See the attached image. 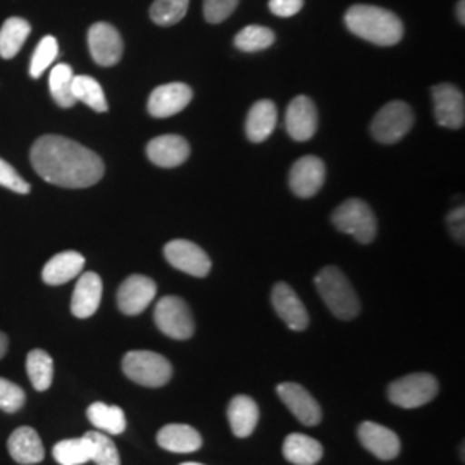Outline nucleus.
Segmentation results:
<instances>
[{"label": "nucleus", "mask_w": 465, "mask_h": 465, "mask_svg": "<svg viewBox=\"0 0 465 465\" xmlns=\"http://www.w3.org/2000/svg\"><path fill=\"white\" fill-rule=\"evenodd\" d=\"M150 161L159 167L182 166L190 157V145L183 136L163 134L150 140L147 145Z\"/></svg>", "instance_id": "a211bd4d"}, {"label": "nucleus", "mask_w": 465, "mask_h": 465, "mask_svg": "<svg viewBox=\"0 0 465 465\" xmlns=\"http://www.w3.org/2000/svg\"><path fill=\"white\" fill-rule=\"evenodd\" d=\"M157 284L142 274H134L124 280L117 290V307L126 316L142 314L155 299Z\"/></svg>", "instance_id": "f8f14e48"}, {"label": "nucleus", "mask_w": 465, "mask_h": 465, "mask_svg": "<svg viewBox=\"0 0 465 465\" xmlns=\"http://www.w3.org/2000/svg\"><path fill=\"white\" fill-rule=\"evenodd\" d=\"M319 295L332 314L340 319H353L361 312V302L347 276L338 267H324L316 276Z\"/></svg>", "instance_id": "7ed1b4c3"}, {"label": "nucleus", "mask_w": 465, "mask_h": 465, "mask_svg": "<svg viewBox=\"0 0 465 465\" xmlns=\"http://www.w3.org/2000/svg\"><path fill=\"white\" fill-rule=\"evenodd\" d=\"M0 186L9 188L21 195L30 193V190H32V186L17 174L16 169L9 163H5L4 159H0Z\"/></svg>", "instance_id": "58836bf2"}, {"label": "nucleus", "mask_w": 465, "mask_h": 465, "mask_svg": "<svg viewBox=\"0 0 465 465\" xmlns=\"http://www.w3.org/2000/svg\"><path fill=\"white\" fill-rule=\"evenodd\" d=\"M166 261L178 271L195 278H205L211 272L213 262L209 255L188 240H173L164 247Z\"/></svg>", "instance_id": "1a4fd4ad"}, {"label": "nucleus", "mask_w": 465, "mask_h": 465, "mask_svg": "<svg viewBox=\"0 0 465 465\" xmlns=\"http://www.w3.org/2000/svg\"><path fill=\"white\" fill-rule=\"evenodd\" d=\"M228 420L232 431L238 438H247L255 431L259 422V407L247 395H238L230 401L228 407Z\"/></svg>", "instance_id": "a878e982"}, {"label": "nucleus", "mask_w": 465, "mask_h": 465, "mask_svg": "<svg viewBox=\"0 0 465 465\" xmlns=\"http://www.w3.org/2000/svg\"><path fill=\"white\" fill-rule=\"evenodd\" d=\"M278 395L290 412L305 426H316L322 419L321 407L316 399L297 382H282L278 386Z\"/></svg>", "instance_id": "4468645a"}, {"label": "nucleus", "mask_w": 465, "mask_h": 465, "mask_svg": "<svg viewBox=\"0 0 465 465\" xmlns=\"http://www.w3.org/2000/svg\"><path fill=\"white\" fill-rule=\"evenodd\" d=\"M73 95L76 102H84L90 109L97 113H105L109 109L104 90L97 80L92 76L80 74L73 78Z\"/></svg>", "instance_id": "7c9ffc66"}, {"label": "nucleus", "mask_w": 465, "mask_h": 465, "mask_svg": "<svg viewBox=\"0 0 465 465\" xmlns=\"http://www.w3.org/2000/svg\"><path fill=\"white\" fill-rule=\"evenodd\" d=\"M26 372L36 391L49 390L54 380V361L45 350H32L26 357Z\"/></svg>", "instance_id": "c85d7f7f"}, {"label": "nucleus", "mask_w": 465, "mask_h": 465, "mask_svg": "<svg viewBox=\"0 0 465 465\" xmlns=\"http://www.w3.org/2000/svg\"><path fill=\"white\" fill-rule=\"evenodd\" d=\"M38 176L63 188H88L104 176V163L95 152L59 134L38 138L30 152Z\"/></svg>", "instance_id": "f257e3e1"}, {"label": "nucleus", "mask_w": 465, "mask_h": 465, "mask_svg": "<svg viewBox=\"0 0 465 465\" xmlns=\"http://www.w3.org/2000/svg\"><path fill=\"white\" fill-rule=\"evenodd\" d=\"M322 445L305 434H288L282 443V455L293 465H316L322 459Z\"/></svg>", "instance_id": "393cba45"}, {"label": "nucleus", "mask_w": 465, "mask_h": 465, "mask_svg": "<svg viewBox=\"0 0 465 465\" xmlns=\"http://www.w3.org/2000/svg\"><path fill=\"white\" fill-rule=\"evenodd\" d=\"M124 374L142 386L161 388L173 378V366L164 355L149 350L128 351L123 359Z\"/></svg>", "instance_id": "20e7f679"}, {"label": "nucleus", "mask_w": 465, "mask_h": 465, "mask_svg": "<svg viewBox=\"0 0 465 465\" xmlns=\"http://www.w3.org/2000/svg\"><path fill=\"white\" fill-rule=\"evenodd\" d=\"M52 453L61 465H82L90 460V450L84 438L63 440L54 447Z\"/></svg>", "instance_id": "f704fd0d"}, {"label": "nucleus", "mask_w": 465, "mask_h": 465, "mask_svg": "<svg viewBox=\"0 0 465 465\" xmlns=\"http://www.w3.org/2000/svg\"><path fill=\"white\" fill-rule=\"evenodd\" d=\"M153 321L161 331L174 340H188L195 331L190 307L180 297L171 295L159 300L155 305Z\"/></svg>", "instance_id": "6e6552de"}, {"label": "nucleus", "mask_w": 465, "mask_h": 465, "mask_svg": "<svg viewBox=\"0 0 465 465\" xmlns=\"http://www.w3.org/2000/svg\"><path fill=\"white\" fill-rule=\"evenodd\" d=\"M303 0H269V9L272 15L280 17L295 16L302 11Z\"/></svg>", "instance_id": "ea45409f"}, {"label": "nucleus", "mask_w": 465, "mask_h": 465, "mask_svg": "<svg viewBox=\"0 0 465 465\" xmlns=\"http://www.w3.org/2000/svg\"><path fill=\"white\" fill-rule=\"evenodd\" d=\"M7 349H9V338L4 332H0V361L5 357Z\"/></svg>", "instance_id": "79ce46f5"}, {"label": "nucleus", "mask_w": 465, "mask_h": 465, "mask_svg": "<svg viewBox=\"0 0 465 465\" xmlns=\"http://www.w3.org/2000/svg\"><path fill=\"white\" fill-rule=\"evenodd\" d=\"M90 450V460L97 465H121L114 441L104 432L88 431L84 436Z\"/></svg>", "instance_id": "2f4dec72"}, {"label": "nucleus", "mask_w": 465, "mask_h": 465, "mask_svg": "<svg viewBox=\"0 0 465 465\" xmlns=\"http://www.w3.org/2000/svg\"><path fill=\"white\" fill-rule=\"evenodd\" d=\"M157 443L173 453H192L202 447V436L192 426L167 424L157 434Z\"/></svg>", "instance_id": "b1692460"}, {"label": "nucleus", "mask_w": 465, "mask_h": 465, "mask_svg": "<svg viewBox=\"0 0 465 465\" xmlns=\"http://www.w3.org/2000/svg\"><path fill=\"white\" fill-rule=\"evenodd\" d=\"M190 0H155L150 7V17L159 26H173L183 19Z\"/></svg>", "instance_id": "473e14b6"}, {"label": "nucleus", "mask_w": 465, "mask_h": 465, "mask_svg": "<svg viewBox=\"0 0 465 465\" xmlns=\"http://www.w3.org/2000/svg\"><path fill=\"white\" fill-rule=\"evenodd\" d=\"M193 92L188 84H167L157 86L149 99L150 116L171 117L182 113L192 102Z\"/></svg>", "instance_id": "2eb2a0df"}, {"label": "nucleus", "mask_w": 465, "mask_h": 465, "mask_svg": "<svg viewBox=\"0 0 465 465\" xmlns=\"http://www.w3.org/2000/svg\"><path fill=\"white\" fill-rule=\"evenodd\" d=\"M317 130V109L314 102L300 95L297 99L292 100L286 111V132L297 140V142H307L311 140Z\"/></svg>", "instance_id": "f3484780"}, {"label": "nucleus", "mask_w": 465, "mask_h": 465, "mask_svg": "<svg viewBox=\"0 0 465 465\" xmlns=\"http://www.w3.org/2000/svg\"><path fill=\"white\" fill-rule=\"evenodd\" d=\"M359 440L372 455L381 460H393L399 457L400 438L397 432L376 422H362L359 428Z\"/></svg>", "instance_id": "6ab92c4d"}, {"label": "nucleus", "mask_w": 465, "mask_h": 465, "mask_svg": "<svg viewBox=\"0 0 465 465\" xmlns=\"http://www.w3.org/2000/svg\"><path fill=\"white\" fill-rule=\"evenodd\" d=\"M338 232H349L359 243H371L378 234V221L364 200L349 199L332 213Z\"/></svg>", "instance_id": "39448f33"}, {"label": "nucleus", "mask_w": 465, "mask_h": 465, "mask_svg": "<svg viewBox=\"0 0 465 465\" xmlns=\"http://www.w3.org/2000/svg\"><path fill=\"white\" fill-rule=\"evenodd\" d=\"M464 219L465 211L462 205H460V207H457V209H453V211L450 213V232H451V234H453V236H455V240H459L460 243H464Z\"/></svg>", "instance_id": "a19ab883"}, {"label": "nucleus", "mask_w": 465, "mask_h": 465, "mask_svg": "<svg viewBox=\"0 0 465 465\" xmlns=\"http://www.w3.org/2000/svg\"><path fill=\"white\" fill-rule=\"evenodd\" d=\"M278 123V111L274 102L271 100H259L252 105L249 111V117H247V136L250 142L253 143H261L267 140Z\"/></svg>", "instance_id": "5701e85b"}, {"label": "nucleus", "mask_w": 465, "mask_h": 465, "mask_svg": "<svg viewBox=\"0 0 465 465\" xmlns=\"http://www.w3.org/2000/svg\"><path fill=\"white\" fill-rule=\"evenodd\" d=\"M271 300L276 314L282 317L290 330L293 331L307 330L309 326L307 309L292 286H288L286 282H276V286L272 288Z\"/></svg>", "instance_id": "dca6fc26"}, {"label": "nucleus", "mask_w": 465, "mask_h": 465, "mask_svg": "<svg viewBox=\"0 0 465 465\" xmlns=\"http://www.w3.org/2000/svg\"><path fill=\"white\" fill-rule=\"evenodd\" d=\"M84 267V257L80 252H74V250L61 252L54 255L42 269V280L50 286H59L80 276Z\"/></svg>", "instance_id": "4be33fe9"}, {"label": "nucleus", "mask_w": 465, "mask_h": 465, "mask_svg": "<svg viewBox=\"0 0 465 465\" xmlns=\"http://www.w3.org/2000/svg\"><path fill=\"white\" fill-rule=\"evenodd\" d=\"M412 126H414V113L411 105L395 100V102H388L374 116L371 124V134L378 142L391 145L409 134Z\"/></svg>", "instance_id": "423d86ee"}, {"label": "nucleus", "mask_w": 465, "mask_h": 465, "mask_svg": "<svg viewBox=\"0 0 465 465\" xmlns=\"http://www.w3.org/2000/svg\"><path fill=\"white\" fill-rule=\"evenodd\" d=\"M182 465H203V464H197V462H184V464Z\"/></svg>", "instance_id": "c03bdc74"}, {"label": "nucleus", "mask_w": 465, "mask_h": 465, "mask_svg": "<svg viewBox=\"0 0 465 465\" xmlns=\"http://www.w3.org/2000/svg\"><path fill=\"white\" fill-rule=\"evenodd\" d=\"M457 17H459L460 25H465V0H460L457 4Z\"/></svg>", "instance_id": "37998d69"}, {"label": "nucleus", "mask_w": 465, "mask_h": 465, "mask_svg": "<svg viewBox=\"0 0 465 465\" xmlns=\"http://www.w3.org/2000/svg\"><path fill=\"white\" fill-rule=\"evenodd\" d=\"M240 0H203V16L209 23H223L232 16Z\"/></svg>", "instance_id": "4c0bfd02"}, {"label": "nucleus", "mask_w": 465, "mask_h": 465, "mask_svg": "<svg viewBox=\"0 0 465 465\" xmlns=\"http://www.w3.org/2000/svg\"><path fill=\"white\" fill-rule=\"evenodd\" d=\"M276 35L266 26L252 25L234 36V45L243 52H259L274 44Z\"/></svg>", "instance_id": "72a5a7b5"}, {"label": "nucleus", "mask_w": 465, "mask_h": 465, "mask_svg": "<svg viewBox=\"0 0 465 465\" xmlns=\"http://www.w3.org/2000/svg\"><path fill=\"white\" fill-rule=\"evenodd\" d=\"M86 416L97 430L107 434H121L126 430V416L117 405L95 401L88 407Z\"/></svg>", "instance_id": "cd10ccee"}, {"label": "nucleus", "mask_w": 465, "mask_h": 465, "mask_svg": "<svg viewBox=\"0 0 465 465\" xmlns=\"http://www.w3.org/2000/svg\"><path fill=\"white\" fill-rule=\"evenodd\" d=\"M57 55H59V44L54 36L49 35L35 49L32 64H30V74L34 78H40L42 73L55 61Z\"/></svg>", "instance_id": "c9c22d12"}, {"label": "nucleus", "mask_w": 465, "mask_h": 465, "mask_svg": "<svg viewBox=\"0 0 465 465\" xmlns=\"http://www.w3.org/2000/svg\"><path fill=\"white\" fill-rule=\"evenodd\" d=\"M345 25L351 34L381 47L395 45L403 36L400 17L378 5H351L345 15Z\"/></svg>", "instance_id": "f03ea898"}, {"label": "nucleus", "mask_w": 465, "mask_h": 465, "mask_svg": "<svg viewBox=\"0 0 465 465\" xmlns=\"http://www.w3.org/2000/svg\"><path fill=\"white\" fill-rule=\"evenodd\" d=\"M324 178H326L324 163L314 155H305L292 167L290 186L297 197L309 199V197H314L322 188Z\"/></svg>", "instance_id": "ddd939ff"}, {"label": "nucleus", "mask_w": 465, "mask_h": 465, "mask_svg": "<svg viewBox=\"0 0 465 465\" xmlns=\"http://www.w3.org/2000/svg\"><path fill=\"white\" fill-rule=\"evenodd\" d=\"M7 450L17 464L34 465L45 459V449L38 432L28 426L17 428L16 431L9 436Z\"/></svg>", "instance_id": "412c9836"}, {"label": "nucleus", "mask_w": 465, "mask_h": 465, "mask_svg": "<svg viewBox=\"0 0 465 465\" xmlns=\"http://www.w3.org/2000/svg\"><path fill=\"white\" fill-rule=\"evenodd\" d=\"M26 401V393L16 382L0 378V411L7 414H15L19 409H23Z\"/></svg>", "instance_id": "e433bc0d"}, {"label": "nucleus", "mask_w": 465, "mask_h": 465, "mask_svg": "<svg viewBox=\"0 0 465 465\" xmlns=\"http://www.w3.org/2000/svg\"><path fill=\"white\" fill-rule=\"evenodd\" d=\"M102 280L97 272H84L76 282L71 299V312L78 319L92 317L100 307Z\"/></svg>", "instance_id": "aec40b11"}, {"label": "nucleus", "mask_w": 465, "mask_h": 465, "mask_svg": "<svg viewBox=\"0 0 465 465\" xmlns=\"http://www.w3.org/2000/svg\"><path fill=\"white\" fill-rule=\"evenodd\" d=\"M73 67L67 64H57L50 73L49 84L52 99L55 100L57 105L69 109L76 104L73 95Z\"/></svg>", "instance_id": "c756f323"}, {"label": "nucleus", "mask_w": 465, "mask_h": 465, "mask_svg": "<svg viewBox=\"0 0 465 465\" xmlns=\"http://www.w3.org/2000/svg\"><path fill=\"white\" fill-rule=\"evenodd\" d=\"M32 26L23 17H9L0 28V57L13 59L26 42Z\"/></svg>", "instance_id": "bb28decb"}, {"label": "nucleus", "mask_w": 465, "mask_h": 465, "mask_svg": "<svg viewBox=\"0 0 465 465\" xmlns=\"http://www.w3.org/2000/svg\"><path fill=\"white\" fill-rule=\"evenodd\" d=\"M434 117L440 126L459 130L465 123L464 94L450 84H436L432 88Z\"/></svg>", "instance_id": "9b49d317"}, {"label": "nucleus", "mask_w": 465, "mask_h": 465, "mask_svg": "<svg viewBox=\"0 0 465 465\" xmlns=\"http://www.w3.org/2000/svg\"><path fill=\"white\" fill-rule=\"evenodd\" d=\"M438 393V381L431 374L417 372L390 384L388 399L401 409H417L430 403Z\"/></svg>", "instance_id": "0eeeda50"}, {"label": "nucleus", "mask_w": 465, "mask_h": 465, "mask_svg": "<svg viewBox=\"0 0 465 465\" xmlns=\"http://www.w3.org/2000/svg\"><path fill=\"white\" fill-rule=\"evenodd\" d=\"M88 49L99 66H116L123 57V38L109 23H95L88 30Z\"/></svg>", "instance_id": "9d476101"}]
</instances>
